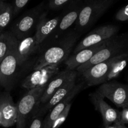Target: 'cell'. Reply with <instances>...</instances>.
Returning <instances> with one entry per match:
<instances>
[{"instance_id": "obj_22", "label": "cell", "mask_w": 128, "mask_h": 128, "mask_svg": "<svg viewBox=\"0 0 128 128\" xmlns=\"http://www.w3.org/2000/svg\"><path fill=\"white\" fill-rule=\"evenodd\" d=\"M12 17H14L12 4L5 1H0V34L4 31Z\"/></svg>"}, {"instance_id": "obj_18", "label": "cell", "mask_w": 128, "mask_h": 128, "mask_svg": "<svg viewBox=\"0 0 128 128\" xmlns=\"http://www.w3.org/2000/svg\"><path fill=\"white\" fill-rule=\"evenodd\" d=\"M40 48L34 35L18 40L16 46V51L20 66H22Z\"/></svg>"}, {"instance_id": "obj_9", "label": "cell", "mask_w": 128, "mask_h": 128, "mask_svg": "<svg viewBox=\"0 0 128 128\" xmlns=\"http://www.w3.org/2000/svg\"><path fill=\"white\" fill-rule=\"evenodd\" d=\"M78 74V72L76 70H69L65 69L63 71H60L54 77L52 78L46 86L34 111H37L44 105L53 96L54 94L61 88L67 83L76 81V78Z\"/></svg>"}, {"instance_id": "obj_31", "label": "cell", "mask_w": 128, "mask_h": 128, "mask_svg": "<svg viewBox=\"0 0 128 128\" xmlns=\"http://www.w3.org/2000/svg\"><path fill=\"white\" fill-rule=\"evenodd\" d=\"M0 1H5V0H0Z\"/></svg>"}, {"instance_id": "obj_25", "label": "cell", "mask_w": 128, "mask_h": 128, "mask_svg": "<svg viewBox=\"0 0 128 128\" xmlns=\"http://www.w3.org/2000/svg\"><path fill=\"white\" fill-rule=\"evenodd\" d=\"M30 1V0H14L12 3L14 8V16L18 14Z\"/></svg>"}, {"instance_id": "obj_13", "label": "cell", "mask_w": 128, "mask_h": 128, "mask_svg": "<svg viewBox=\"0 0 128 128\" xmlns=\"http://www.w3.org/2000/svg\"><path fill=\"white\" fill-rule=\"evenodd\" d=\"M90 100L95 109L100 112L104 126H108L116 122H120V111L112 108L104 101V98L97 91L90 94Z\"/></svg>"}, {"instance_id": "obj_19", "label": "cell", "mask_w": 128, "mask_h": 128, "mask_svg": "<svg viewBox=\"0 0 128 128\" xmlns=\"http://www.w3.org/2000/svg\"><path fill=\"white\" fill-rule=\"evenodd\" d=\"M84 83V82H82L81 83L77 84L75 88L74 89L73 91H72V92L69 96H68L64 100L61 101V102H59L54 107H53L51 109L48 114L47 115V116L43 120V126H42V128H51L54 121L60 116V114L63 111L65 108L66 107V106L68 104L71 103L72 99L81 91V90L83 88Z\"/></svg>"}, {"instance_id": "obj_27", "label": "cell", "mask_w": 128, "mask_h": 128, "mask_svg": "<svg viewBox=\"0 0 128 128\" xmlns=\"http://www.w3.org/2000/svg\"><path fill=\"white\" fill-rule=\"evenodd\" d=\"M43 120L41 116H36L32 118V121L29 128H42Z\"/></svg>"}, {"instance_id": "obj_8", "label": "cell", "mask_w": 128, "mask_h": 128, "mask_svg": "<svg viewBox=\"0 0 128 128\" xmlns=\"http://www.w3.org/2000/svg\"><path fill=\"white\" fill-rule=\"evenodd\" d=\"M119 27L114 24H106L98 27L89 32L74 49L75 54L81 50L93 45L104 42L118 34Z\"/></svg>"}, {"instance_id": "obj_17", "label": "cell", "mask_w": 128, "mask_h": 128, "mask_svg": "<svg viewBox=\"0 0 128 128\" xmlns=\"http://www.w3.org/2000/svg\"><path fill=\"white\" fill-rule=\"evenodd\" d=\"M76 81H72L69 83H67L64 86L58 90L53 96L50 98V100L45 104L44 105L42 106L41 108L38 110L37 111H34L32 112V117H36V116H41L44 114L46 112L51 111V109L54 107L57 104L61 102L63 100H64L73 91L74 89L76 86Z\"/></svg>"}, {"instance_id": "obj_23", "label": "cell", "mask_w": 128, "mask_h": 128, "mask_svg": "<svg viewBox=\"0 0 128 128\" xmlns=\"http://www.w3.org/2000/svg\"><path fill=\"white\" fill-rule=\"evenodd\" d=\"M71 108V102L68 104L65 108L64 110H63L62 112L60 114V116L56 118V120L54 121L52 123V126L51 128H59L64 122L66 121V118H67L68 116L69 113H70V110Z\"/></svg>"}, {"instance_id": "obj_21", "label": "cell", "mask_w": 128, "mask_h": 128, "mask_svg": "<svg viewBox=\"0 0 128 128\" xmlns=\"http://www.w3.org/2000/svg\"><path fill=\"white\" fill-rule=\"evenodd\" d=\"M128 64V51L118 56L111 66L108 75L106 82L112 81L118 77Z\"/></svg>"}, {"instance_id": "obj_11", "label": "cell", "mask_w": 128, "mask_h": 128, "mask_svg": "<svg viewBox=\"0 0 128 128\" xmlns=\"http://www.w3.org/2000/svg\"><path fill=\"white\" fill-rule=\"evenodd\" d=\"M116 57L96 64L80 74L84 82L88 86L101 85L106 82L108 75Z\"/></svg>"}, {"instance_id": "obj_2", "label": "cell", "mask_w": 128, "mask_h": 128, "mask_svg": "<svg viewBox=\"0 0 128 128\" xmlns=\"http://www.w3.org/2000/svg\"><path fill=\"white\" fill-rule=\"evenodd\" d=\"M128 51V33L117 34L111 39L107 46L98 52L86 63L79 66L76 71L81 74L91 66L116 57Z\"/></svg>"}, {"instance_id": "obj_15", "label": "cell", "mask_w": 128, "mask_h": 128, "mask_svg": "<svg viewBox=\"0 0 128 128\" xmlns=\"http://www.w3.org/2000/svg\"><path fill=\"white\" fill-rule=\"evenodd\" d=\"M82 6V4H81L80 1H75L74 3L65 12V13L62 14L58 25L49 37L48 39H50L51 42H52L54 40H56L57 38H60L64 34L66 33V31L74 22H76Z\"/></svg>"}, {"instance_id": "obj_28", "label": "cell", "mask_w": 128, "mask_h": 128, "mask_svg": "<svg viewBox=\"0 0 128 128\" xmlns=\"http://www.w3.org/2000/svg\"><path fill=\"white\" fill-rule=\"evenodd\" d=\"M120 112V123L123 125L127 124H128V108H123Z\"/></svg>"}, {"instance_id": "obj_6", "label": "cell", "mask_w": 128, "mask_h": 128, "mask_svg": "<svg viewBox=\"0 0 128 128\" xmlns=\"http://www.w3.org/2000/svg\"><path fill=\"white\" fill-rule=\"evenodd\" d=\"M16 45L0 63V87L3 88L6 91L13 88L21 67L16 56Z\"/></svg>"}, {"instance_id": "obj_30", "label": "cell", "mask_w": 128, "mask_h": 128, "mask_svg": "<svg viewBox=\"0 0 128 128\" xmlns=\"http://www.w3.org/2000/svg\"><path fill=\"white\" fill-rule=\"evenodd\" d=\"M118 128H128L126 127L125 125H123V124H121L120 122H119L118 123Z\"/></svg>"}, {"instance_id": "obj_5", "label": "cell", "mask_w": 128, "mask_h": 128, "mask_svg": "<svg viewBox=\"0 0 128 128\" xmlns=\"http://www.w3.org/2000/svg\"><path fill=\"white\" fill-rule=\"evenodd\" d=\"M46 88H36L28 91L18 101L16 128H25L28 118L32 114Z\"/></svg>"}, {"instance_id": "obj_20", "label": "cell", "mask_w": 128, "mask_h": 128, "mask_svg": "<svg viewBox=\"0 0 128 128\" xmlns=\"http://www.w3.org/2000/svg\"><path fill=\"white\" fill-rule=\"evenodd\" d=\"M18 40L10 31H4L0 34V63L17 44Z\"/></svg>"}, {"instance_id": "obj_26", "label": "cell", "mask_w": 128, "mask_h": 128, "mask_svg": "<svg viewBox=\"0 0 128 128\" xmlns=\"http://www.w3.org/2000/svg\"><path fill=\"white\" fill-rule=\"evenodd\" d=\"M115 18L120 21H128V4L118 11Z\"/></svg>"}, {"instance_id": "obj_14", "label": "cell", "mask_w": 128, "mask_h": 128, "mask_svg": "<svg viewBox=\"0 0 128 128\" xmlns=\"http://www.w3.org/2000/svg\"><path fill=\"white\" fill-rule=\"evenodd\" d=\"M111 38L106 40L104 42L86 48L76 53L70 55L64 62L66 70H76L79 66L88 62L98 52L107 46Z\"/></svg>"}, {"instance_id": "obj_29", "label": "cell", "mask_w": 128, "mask_h": 128, "mask_svg": "<svg viewBox=\"0 0 128 128\" xmlns=\"http://www.w3.org/2000/svg\"><path fill=\"white\" fill-rule=\"evenodd\" d=\"M119 122H116V123L113 124L112 125H110V126H104L103 128H118V125Z\"/></svg>"}, {"instance_id": "obj_24", "label": "cell", "mask_w": 128, "mask_h": 128, "mask_svg": "<svg viewBox=\"0 0 128 128\" xmlns=\"http://www.w3.org/2000/svg\"><path fill=\"white\" fill-rule=\"evenodd\" d=\"M75 0H48V7L52 10H57L64 7L65 5L74 2Z\"/></svg>"}, {"instance_id": "obj_12", "label": "cell", "mask_w": 128, "mask_h": 128, "mask_svg": "<svg viewBox=\"0 0 128 128\" xmlns=\"http://www.w3.org/2000/svg\"><path fill=\"white\" fill-rule=\"evenodd\" d=\"M17 121V105L8 91L0 92V126L10 128Z\"/></svg>"}, {"instance_id": "obj_7", "label": "cell", "mask_w": 128, "mask_h": 128, "mask_svg": "<svg viewBox=\"0 0 128 128\" xmlns=\"http://www.w3.org/2000/svg\"><path fill=\"white\" fill-rule=\"evenodd\" d=\"M96 91L118 107L122 109L128 108V84L109 81L100 85Z\"/></svg>"}, {"instance_id": "obj_1", "label": "cell", "mask_w": 128, "mask_h": 128, "mask_svg": "<svg viewBox=\"0 0 128 128\" xmlns=\"http://www.w3.org/2000/svg\"><path fill=\"white\" fill-rule=\"evenodd\" d=\"M80 38L78 31L71 30L52 41L40 54L32 70H39L50 65H59L65 62L74 50V46Z\"/></svg>"}, {"instance_id": "obj_4", "label": "cell", "mask_w": 128, "mask_h": 128, "mask_svg": "<svg viewBox=\"0 0 128 128\" xmlns=\"http://www.w3.org/2000/svg\"><path fill=\"white\" fill-rule=\"evenodd\" d=\"M46 7L44 1H42L28 10L14 23L10 31L18 40L30 36L32 30L36 29L39 21L46 11Z\"/></svg>"}, {"instance_id": "obj_16", "label": "cell", "mask_w": 128, "mask_h": 128, "mask_svg": "<svg viewBox=\"0 0 128 128\" xmlns=\"http://www.w3.org/2000/svg\"><path fill=\"white\" fill-rule=\"evenodd\" d=\"M48 11H46L39 21L36 27L34 36L36 42L39 46H41L45 41L49 38L51 34L58 25L62 14L52 18H48Z\"/></svg>"}, {"instance_id": "obj_3", "label": "cell", "mask_w": 128, "mask_h": 128, "mask_svg": "<svg viewBox=\"0 0 128 128\" xmlns=\"http://www.w3.org/2000/svg\"><path fill=\"white\" fill-rule=\"evenodd\" d=\"M113 0H88L82 4L76 22V30L84 32L92 26L112 4Z\"/></svg>"}, {"instance_id": "obj_10", "label": "cell", "mask_w": 128, "mask_h": 128, "mask_svg": "<svg viewBox=\"0 0 128 128\" xmlns=\"http://www.w3.org/2000/svg\"><path fill=\"white\" fill-rule=\"evenodd\" d=\"M60 72L59 65H50L33 70L23 80L21 86L28 91L36 88H46L52 78Z\"/></svg>"}]
</instances>
